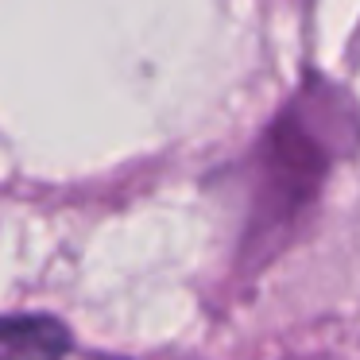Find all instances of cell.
Listing matches in <instances>:
<instances>
[{"label":"cell","instance_id":"1","mask_svg":"<svg viewBox=\"0 0 360 360\" xmlns=\"http://www.w3.org/2000/svg\"><path fill=\"white\" fill-rule=\"evenodd\" d=\"M360 148V105L329 78H306L240 163L244 240L240 256L259 267L290 240L318 205L341 159Z\"/></svg>","mask_w":360,"mask_h":360},{"label":"cell","instance_id":"2","mask_svg":"<svg viewBox=\"0 0 360 360\" xmlns=\"http://www.w3.org/2000/svg\"><path fill=\"white\" fill-rule=\"evenodd\" d=\"M74 349L70 329L51 314L0 318V356H63Z\"/></svg>","mask_w":360,"mask_h":360}]
</instances>
